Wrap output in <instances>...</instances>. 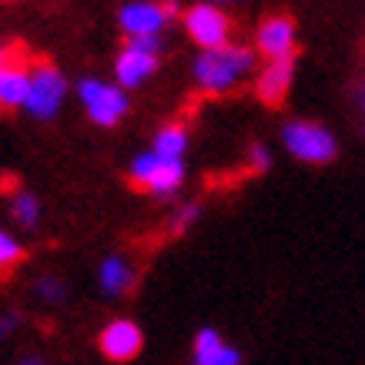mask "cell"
I'll return each instance as SVG.
<instances>
[{"instance_id": "1", "label": "cell", "mask_w": 365, "mask_h": 365, "mask_svg": "<svg viewBox=\"0 0 365 365\" xmlns=\"http://www.w3.org/2000/svg\"><path fill=\"white\" fill-rule=\"evenodd\" d=\"M255 64V51L248 47H222V51H208L198 57L195 64V78H198L205 98H218L228 94L242 84V74H248Z\"/></svg>"}, {"instance_id": "2", "label": "cell", "mask_w": 365, "mask_h": 365, "mask_svg": "<svg viewBox=\"0 0 365 365\" xmlns=\"http://www.w3.org/2000/svg\"><path fill=\"white\" fill-rule=\"evenodd\" d=\"M64 74L54 67V61L47 54H31V74H27V101L24 108L34 114V118H54L61 101H64Z\"/></svg>"}, {"instance_id": "3", "label": "cell", "mask_w": 365, "mask_h": 365, "mask_svg": "<svg viewBox=\"0 0 365 365\" xmlns=\"http://www.w3.org/2000/svg\"><path fill=\"white\" fill-rule=\"evenodd\" d=\"M282 134H285V148L305 165H329L339 155V144L329 134V128L315 121H292L285 124Z\"/></svg>"}, {"instance_id": "4", "label": "cell", "mask_w": 365, "mask_h": 365, "mask_svg": "<svg viewBox=\"0 0 365 365\" xmlns=\"http://www.w3.org/2000/svg\"><path fill=\"white\" fill-rule=\"evenodd\" d=\"M181 181H185V165L158 155L138 158L131 175H128V185L134 191H151V195H171Z\"/></svg>"}, {"instance_id": "5", "label": "cell", "mask_w": 365, "mask_h": 365, "mask_svg": "<svg viewBox=\"0 0 365 365\" xmlns=\"http://www.w3.org/2000/svg\"><path fill=\"white\" fill-rule=\"evenodd\" d=\"M185 27H188L191 41L205 51H222L228 47L232 37V17L225 11H218L215 4H195L185 11Z\"/></svg>"}, {"instance_id": "6", "label": "cell", "mask_w": 365, "mask_h": 365, "mask_svg": "<svg viewBox=\"0 0 365 365\" xmlns=\"http://www.w3.org/2000/svg\"><path fill=\"white\" fill-rule=\"evenodd\" d=\"M158 37H124L121 57H118V81L124 88H138L151 71H158Z\"/></svg>"}, {"instance_id": "7", "label": "cell", "mask_w": 365, "mask_h": 365, "mask_svg": "<svg viewBox=\"0 0 365 365\" xmlns=\"http://www.w3.org/2000/svg\"><path fill=\"white\" fill-rule=\"evenodd\" d=\"M98 349L108 362H131L144 349V332L138 329V322L131 319H114L108 322L98 335Z\"/></svg>"}, {"instance_id": "8", "label": "cell", "mask_w": 365, "mask_h": 365, "mask_svg": "<svg viewBox=\"0 0 365 365\" xmlns=\"http://www.w3.org/2000/svg\"><path fill=\"white\" fill-rule=\"evenodd\" d=\"M81 98L88 104V114L94 118V124H101V128H114L128 111V101H124L121 91L98 84V81H84L81 84Z\"/></svg>"}, {"instance_id": "9", "label": "cell", "mask_w": 365, "mask_h": 365, "mask_svg": "<svg viewBox=\"0 0 365 365\" xmlns=\"http://www.w3.org/2000/svg\"><path fill=\"white\" fill-rule=\"evenodd\" d=\"M292 74H295V54L268 61V67L258 74V81H255V98L262 101L265 108H282L288 101Z\"/></svg>"}, {"instance_id": "10", "label": "cell", "mask_w": 365, "mask_h": 365, "mask_svg": "<svg viewBox=\"0 0 365 365\" xmlns=\"http://www.w3.org/2000/svg\"><path fill=\"white\" fill-rule=\"evenodd\" d=\"M258 51L275 61V57L295 54V17L288 14H272L258 27Z\"/></svg>"}, {"instance_id": "11", "label": "cell", "mask_w": 365, "mask_h": 365, "mask_svg": "<svg viewBox=\"0 0 365 365\" xmlns=\"http://www.w3.org/2000/svg\"><path fill=\"white\" fill-rule=\"evenodd\" d=\"M27 74H31V51L24 47L7 67H0V114L14 111L27 101Z\"/></svg>"}, {"instance_id": "12", "label": "cell", "mask_w": 365, "mask_h": 365, "mask_svg": "<svg viewBox=\"0 0 365 365\" xmlns=\"http://www.w3.org/2000/svg\"><path fill=\"white\" fill-rule=\"evenodd\" d=\"M165 11L155 0H144V4H131L121 11V27L128 37H158V31L165 27Z\"/></svg>"}, {"instance_id": "13", "label": "cell", "mask_w": 365, "mask_h": 365, "mask_svg": "<svg viewBox=\"0 0 365 365\" xmlns=\"http://www.w3.org/2000/svg\"><path fill=\"white\" fill-rule=\"evenodd\" d=\"M134 288V268L124 262L121 255H111L104 265H101V292L111 295V299H121Z\"/></svg>"}, {"instance_id": "14", "label": "cell", "mask_w": 365, "mask_h": 365, "mask_svg": "<svg viewBox=\"0 0 365 365\" xmlns=\"http://www.w3.org/2000/svg\"><path fill=\"white\" fill-rule=\"evenodd\" d=\"M185 148H188V128H185V121H171L158 131V138H155V155L158 158L178 161V158L185 155Z\"/></svg>"}, {"instance_id": "15", "label": "cell", "mask_w": 365, "mask_h": 365, "mask_svg": "<svg viewBox=\"0 0 365 365\" xmlns=\"http://www.w3.org/2000/svg\"><path fill=\"white\" fill-rule=\"evenodd\" d=\"M24 258H27V252H24L21 245L14 242L7 232H0V278L11 275V272L21 265Z\"/></svg>"}, {"instance_id": "16", "label": "cell", "mask_w": 365, "mask_h": 365, "mask_svg": "<svg viewBox=\"0 0 365 365\" xmlns=\"http://www.w3.org/2000/svg\"><path fill=\"white\" fill-rule=\"evenodd\" d=\"M222 345H225L222 335L215 332V329H201V332L195 335V365H208Z\"/></svg>"}, {"instance_id": "17", "label": "cell", "mask_w": 365, "mask_h": 365, "mask_svg": "<svg viewBox=\"0 0 365 365\" xmlns=\"http://www.w3.org/2000/svg\"><path fill=\"white\" fill-rule=\"evenodd\" d=\"M37 215H41V205L34 195H17L14 198V218L24 225V228H34L37 225Z\"/></svg>"}, {"instance_id": "18", "label": "cell", "mask_w": 365, "mask_h": 365, "mask_svg": "<svg viewBox=\"0 0 365 365\" xmlns=\"http://www.w3.org/2000/svg\"><path fill=\"white\" fill-rule=\"evenodd\" d=\"M34 292H37L44 302H51V305H61V302L67 299V288L61 278H41V282L34 285Z\"/></svg>"}, {"instance_id": "19", "label": "cell", "mask_w": 365, "mask_h": 365, "mask_svg": "<svg viewBox=\"0 0 365 365\" xmlns=\"http://www.w3.org/2000/svg\"><path fill=\"white\" fill-rule=\"evenodd\" d=\"M198 205H188V208H181V211H178V215H175V222H171V235H181V232H185V228H188V225L191 222H195V218H198Z\"/></svg>"}, {"instance_id": "20", "label": "cell", "mask_w": 365, "mask_h": 365, "mask_svg": "<svg viewBox=\"0 0 365 365\" xmlns=\"http://www.w3.org/2000/svg\"><path fill=\"white\" fill-rule=\"evenodd\" d=\"M208 365H242V352H238V349H228V345H222Z\"/></svg>"}, {"instance_id": "21", "label": "cell", "mask_w": 365, "mask_h": 365, "mask_svg": "<svg viewBox=\"0 0 365 365\" xmlns=\"http://www.w3.org/2000/svg\"><path fill=\"white\" fill-rule=\"evenodd\" d=\"M17 325H21V315H17V312H7V315L0 319V339H4V335H11Z\"/></svg>"}, {"instance_id": "22", "label": "cell", "mask_w": 365, "mask_h": 365, "mask_svg": "<svg viewBox=\"0 0 365 365\" xmlns=\"http://www.w3.org/2000/svg\"><path fill=\"white\" fill-rule=\"evenodd\" d=\"M21 365H44V362H37V359H27V362H21Z\"/></svg>"}]
</instances>
